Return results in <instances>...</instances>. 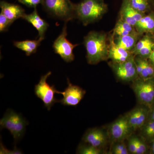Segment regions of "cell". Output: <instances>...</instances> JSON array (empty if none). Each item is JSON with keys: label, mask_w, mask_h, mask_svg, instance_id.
I'll list each match as a JSON object with an SVG mask.
<instances>
[{"label": "cell", "mask_w": 154, "mask_h": 154, "mask_svg": "<svg viewBox=\"0 0 154 154\" xmlns=\"http://www.w3.org/2000/svg\"><path fill=\"white\" fill-rule=\"evenodd\" d=\"M28 123L21 114L13 110L8 109L0 120L1 128H6L14 137L15 143L22 139L25 134Z\"/></svg>", "instance_id": "4"}, {"label": "cell", "mask_w": 154, "mask_h": 154, "mask_svg": "<svg viewBox=\"0 0 154 154\" xmlns=\"http://www.w3.org/2000/svg\"><path fill=\"white\" fill-rule=\"evenodd\" d=\"M84 45L87 51V61L90 64H97L109 59V44L107 35L104 32H89L84 37Z\"/></svg>", "instance_id": "1"}, {"label": "cell", "mask_w": 154, "mask_h": 154, "mask_svg": "<svg viewBox=\"0 0 154 154\" xmlns=\"http://www.w3.org/2000/svg\"><path fill=\"white\" fill-rule=\"evenodd\" d=\"M134 27L120 19L116 23L113 30V34L118 37L128 35L134 31Z\"/></svg>", "instance_id": "22"}, {"label": "cell", "mask_w": 154, "mask_h": 154, "mask_svg": "<svg viewBox=\"0 0 154 154\" xmlns=\"http://www.w3.org/2000/svg\"><path fill=\"white\" fill-rule=\"evenodd\" d=\"M22 19L33 25L38 31L39 37L44 39L45 35L49 27V24L39 16L36 8H34V11L31 14H25Z\"/></svg>", "instance_id": "16"}, {"label": "cell", "mask_w": 154, "mask_h": 154, "mask_svg": "<svg viewBox=\"0 0 154 154\" xmlns=\"http://www.w3.org/2000/svg\"><path fill=\"white\" fill-rule=\"evenodd\" d=\"M132 131L126 115L121 116L111 124L109 128V134L114 141L121 142L126 138Z\"/></svg>", "instance_id": "10"}, {"label": "cell", "mask_w": 154, "mask_h": 154, "mask_svg": "<svg viewBox=\"0 0 154 154\" xmlns=\"http://www.w3.org/2000/svg\"><path fill=\"white\" fill-rule=\"evenodd\" d=\"M18 1L28 8H36L38 5L42 4L43 0H18Z\"/></svg>", "instance_id": "29"}, {"label": "cell", "mask_w": 154, "mask_h": 154, "mask_svg": "<svg viewBox=\"0 0 154 154\" xmlns=\"http://www.w3.org/2000/svg\"><path fill=\"white\" fill-rule=\"evenodd\" d=\"M128 148L123 143L119 142L116 144L112 149V153L114 154H128Z\"/></svg>", "instance_id": "27"}, {"label": "cell", "mask_w": 154, "mask_h": 154, "mask_svg": "<svg viewBox=\"0 0 154 154\" xmlns=\"http://www.w3.org/2000/svg\"><path fill=\"white\" fill-rule=\"evenodd\" d=\"M51 74V72H49L42 76L34 89L35 95L41 99L48 110H50L54 104L59 101L56 99L55 96V94H58L59 91L56 89L54 85L51 86L47 82L48 78Z\"/></svg>", "instance_id": "6"}, {"label": "cell", "mask_w": 154, "mask_h": 154, "mask_svg": "<svg viewBox=\"0 0 154 154\" xmlns=\"http://www.w3.org/2000/svg\"><path fill=\"white\" fill-rule=\"evenodd\" d=\"M44 38L39 37L37 40H26L22 41H15L14 45L17 48L24 51L27 56H30L35 53L37 48Z\"/></svg>", "instance_id": "20"}, {"label": "cell", "mask_w": 154, "mask_h": 154, "mask_svg": "<svg viewBox=\"0 0 154 154\" xmlns=\"http://www.w3.org/2000/svg\"><path fill=\"white\" fill-rule=\"evenodd\" d=\"M131 5L138 12L145 14L149 9L148 0H128Z\"/></svg>", "instance_id": "24"}, {"label": "cell", "mask_w": 154, "mask_h": 154, "mask_svg": "<svg viewBox=\"0 0 154 154\" xmlns=\"http://www.w3.org/2000/svg\"><path fill=\"white\" fill-rule=\"evenodd\" d=\"M82 140L88 144L101 149L106 144L107 135L105 132L100 128H91L87 130L83 136Z\"/></svg>", "instance_id": "13"}, {"label": "cell", "mask_w": 154, "mask_h": 154, "mask_svg": "<svg viewBox=\"0 0 154 154\" xmlns=\"http://www.w3.org/2000/svg\"><path fill=\"white\" fill-rule=\"evenodd\" d=\"M136 30L125 36H120L117 38L116 43L119 46L128 51L132 52L138 41L140 35Z\"/></svg>", "instance_id": "18"}, {"label": "cell", "mask_w": 154, "mask_h": 154, "mask_svg": "<svg viewBox=\"0 0 154 154\" xmlns=\"http://www.w3.org/2000/svg\"><path fill=\"white\" fill-rule=\"evenodd\" d=\"M112 67L116 76L121 81H134L139 76L134 55L124 62L113 63Z\"/></svg>", "instance_id": "8"}, {"label": "cell", "mask_w": 154, "mask_h": 154, "mask_svg": "<svg viewBox=\"0 0 154 154\" xmlns=\"http://www.w3.org/2000/svg\"><path fill=\"white\" fill-rule=\"evenodd\" d=\"M150 144V146L149 149V153L154 154V140Z\"/></svg>", "instance_id": "34"}, {"label": "cell", "mask_w": 154, "mask_h": 154, "mask_svg": "<svg viewBox=\"0 0 154 154\" xmlns=\"http://www.w3.org/2000/svg\"><path fill=\"white\" fill-rule=\"evenodd\" d=\"M137 148V137H131L128 140V149L131 153L136 154Z\"/></svg>", "instance_id": "30"}, {"label": "cell", "mask_w": 154, "mask_h": 154, "mask_svg": "<svg viewBox=\"0 0 154 154\" xmlns=\"http://www.w3.org/2000/svg\"><path fill=\"white\" fill-rule=\"evenodd\" d=\"M107 11L104 0H82L76 5V17L86 26L99 21Z\"/></svg>", "instance_id": "2"}, {"label": "cell", "mask_w": 154, "mask_h": 154, "mask_svg": "<svg viewBox=\"0 0 154 154\" xmlns=\"http://www.w3.org/2000/svg\"><path fill=\"white\" fill-rule=\"evenodd\" d=\"M146 142L143 139L139 138L137 137V148L136 154H144L146 153L149 148L147 145Z\"/></svg>", "instance_id": "26"}, {"label": "cell", "mask_w": 154, "mask_h": 154, "mask_svg": "<svg viewBox=\"0 0 154 154\" xmlns=\"http://www.w3.org/2000/svg\"><path fill=\"white\" fill-rule=\"evenodd\" d=\"M137 70L140 78L147 79L154 77V66L146 59L139 57L135 58Z\"/></svg>", "instance_id": "17"}, {"label": "cell", "mask_w": 154, "mask_h": 154, "mask_svg": "<svg viewBox=\"0 0 154 154\" xmlns=\"http://www.w3.org/2000/svg\"><path fill=\"white\" fill-rule=\"evenodd\" d=\"M102 152L101 149L91 145H80L77 149V153L81 154H100Z\"/></svg>", "instance_id": "25"}, {"label": "cell", "mask_w": 154, "mask_h": 154, "mask_svg": "<svg viewBox=\"0 0 154 154\" xmlns=\"http://www.w3.org/2000/svg\"><path fill=\"white\" fill-rule=\"evenodd\" d=\"M132 89L140 105L149 107L154 104V77L147 79L137 78L133 84Z\"/></svg>", "instance_id": "5"}, {"label": "cell", "mask_w": 154, "mask_h": 154, "mask_svg": "<svg viewBox=\"0 0 154 154\" xmlns=\"http://www.w3.org/2000/svg\"><path fill=\"white\" fill-rule=\"evenodd\" d=\"M0 152L1 154H22V152L17 148L14 149V150L9 151V150L6 149L2 143H1Z\"/></svg>", "instance_id": "31"}, {"label": "cell", "mask_w": 154, "mask_h": 154, "mask_svg": "<svg viewBox=\"0 0 154 154\" xmlns=\"http://www.w3.org/2000/svg\"><path fill=\"white\" fill-rule=\"evenodd\" d=\"M114 36V34H112L109 38L108 58L113 61V63L124 62L133 56V54L131 51H128L116 44Z\"/></svg>", "instance_id": "12"}, {"label": "cell", "mask_w": 154, "mask_h": 154, "mask_svg": "<svg viewBox=\"0 0 154 154\" xmlns=\"http://www.w3.org/2000/svg\"><path fill=\"white\" fill-rule=\"evenodd\" d=\"M154 43L153 38L148 35L144 36L142 38L138 41L134 48L132 50L133 54L135 56L136 54L141 50L147 47L150 45Z\"/></svg>", "instance_id": "23"}, {"label": "cell", "mask_w": 154, "mask_h": 154, "mask_svg": "<svg viewBox=\"0 0 154 154\" xmlns=\"http://www.w3.org/2000/svg\"><path fill=\"white\" fill-rule=\"evenodd\" d=\"M67 83L68 86L63 92L59 91L58 94L63 96V99L59 100V102L65 106H76L84 98L86 91L79 86L72 85L69 79H67Z\"/></svg>", "instance_id": "9"}, {"label": "cell", "mask_w": 154, "mask_h": 154, "mask_svg": "<svg viewBox=\"0 0 154 154\" xmlns=\"http://www.w3.org/2000/svg\"><path fill=\"white\" fill-rule=\"evenodd\" d=\"M67 22H65L60 35L54 42L53 48L55 53L60 56L64 61L70 63L74 60L75 55L73 51L78 44L74 45L71 43L67 39Z\"/></svg>", "instance_id": "7"}, {"label": "cell", "mask_w": 154, "mask_h": 154, "mask_svg": "<svg viewBox=\"0 0 154 154\" xmlns=\"http://www.w3.org/2000/svg\"><path fill=\"white\" fill-rule=\"evenodd\" d=\"M141 138L150 143L154 140V120H147L140 128Z\"/></svg>", "instance_id": "21"}, {"label": "cell", "mask_w": 154, "mask_h": 154, "mask_svg": "<svg viewBox=\"0 0 154 154\" xmlns=\"http://www.w3.org/2000/svg\"><path fill=\"white\" fill-rule=\"evenodd\" d=\"M147 120H154V104L150 107L148 118Z\"/></svg>", "instance_id": "32"}, {"label": "cell", "mask_w": 154, "mask_h": 154, "mask_svg": "<svg viewBox=\"0 0 154 154\" xmlns=\"http://www.w3.org/2000/svg\"><path fill=\"white\" fill-rule=\"evenodd\" d=\"M13 22L9 20L3 14H0V32H5L8 30L9 27Z\"/></svg>", "instance_id": "28"}, {"label": "cell", "mask_w": 154, "mask_h": 154, "mask_svg": "<svg viewBox=\"0 0 154 154\" xmlns=\"http://www.w3.org/2000/svg\"><path fill=\"white\" fill-rule=\"evenodd\" d=\"M134 27L136 31L140 34L144 33H154V13L144 16Z\"/></svg>", "instance_id": "19"}, {"label": "cell", "mask_w": 154, "mask_h": 154, "mask_svg": "<svg viewBox=\"0 0 154 154\" xmlns=\"http://www.w3.org/2000/svg\"><path fill=\"white\" fill-rule=\"evenodd\" d=\"M44 9L50 16L65 22L76 17V5L70 0H43Z\"/></svg>", "instance_id": "3"}, {"label": "cell", "mask_w": 154, "mask_h": 154, "mask_svg": "<svg viewBox=\"0 0 154 154\" xmlns=\"http://www.w3.org/2000/svg\"><path fill=\"white\" fill-rule=\"evenodd\" d=\"M150 108L145 105H140L126 114L128 123L132 130L140 129L148 118Z\"/></svg>", "instance_id": "11"}, {"label": "cell", "mask_w": 154, "mask_h": 154, "mask_svg": "<svg viewBox=\"0 0 154 154\" xmlns=\"http://www.w3.org/2000/svg\"><path fill=\"white\" fill-rule=\"evenodd\" d=\"M120 19L135 27L137 22L145 16L132 8L128 0H123L120 12Z\"/></svg>", "instance_id": "14"}, {"label": "cell", "mask_w": 154, "mask_h": 154, "mask_svg": "<svg viewBox=\"0 0 154 154\" xmlns=\"http://www.w3.org/2000/svg\"><path fill=\"white\" fill-rule=\"evenodd\" d=\"M0 8L1 13L13 23L19 18L22 19L25 14V10L21 6L5 1H1Z\"/></svg>", "instance_id": "15"}, {"label": "cell", "mask_w": 154, "mask_h": 154, "mask_svg": "<svg viewBox=\"0 0 154 154\" xmlns=\"http://www.w3.org/2000/svg\"><path fill=\"white\" fill-rule=\"evenodd\" d=\"M154 4V0H152Z\"/></svg>", "instance_id": "35"}, {"label": "cell", "mask_w": 154, "mask_h": 154, "mask_svg": "<svg viewBox=\"0 0 154 154\" xmlns=\"http://www.w3.org/2000/svg\"><path fill=\"white\" fill-rule=\"evenodd\" d=\"M149 61L154 66V49L148 58Z\"/></svg>", "instance_id": "33"}]
</instances>
